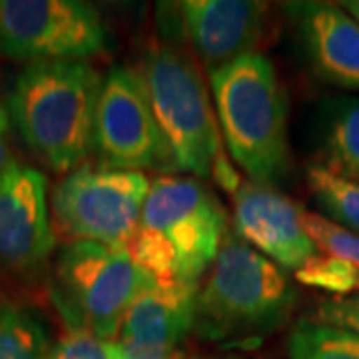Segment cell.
Segmentation results:
<instances>
[{
    "label": "cell",
    "mask_w": 359,
    "mask_h": 359,
    "mask_svg": "<svg viewBox=\"0 0 359 359\" xmlns=\"http://www.w3.org/2000/svg\"><path fill=\"white\" fill-rule=\"evenodd\" d=\"M311 70L339 88L359 92V25L332 2H290Z\"/></svg>",
    "instance_id": "cell-13"
},
{
    "label": "cell",
    "mask_w": 359,
    "mask_h": 359,
    "mask_svg": "<svg viewBox=\"0 0 359 359\" xmlns=\"http://www.w3.org/2000/svg\"><path fill=\"white\" fill-rule=\"evenodd\" d=\"M266 13L264 2L252 0H186L178 4L180 25L210 72L254 54L264 36Z\"/></svg>",
    "instance_id": "cell-12"
},
{
    "label": "cell",
    "mask_w": 359,
    "mask_h": 359,
    "mask_svg": "<svg viewBox=\"0 0 359 359\" xmlns=\"http://www.w3.org/2000/svg\"><path fill=\"white\" fill-rule=\"evenodd\" d=\"M321 166L359 184V96H339L321 112Z\"/></svg>",
    "instance_id": "cell-15"
},
{
    "label": "cell",
    "mask_w": 359,
    "mask_h": 359,
    "mask_svg": "<svg viewBox=\"0 0 359 359\" xmlns=\"http://www.w3.org/2000/svg\"><path fill=\"white\" fill-rule=\"evenodd\" d=\"M295 297L294 283L280 266L236 233H226L198 292L194 332L208 341L257 339L282 327Z\"/></svg>",
    "instance_id": "cell-3"
},
{
    "label": "cell",
    "mask_w": 359,
    "mask_h": 359,
    "mask_svg": "<svg viewBox=\"0 0 359 359\" xmlns=\"http://www.w3.org/2000/svg\"><path fill=\"white\" fill-rule=\"evenodd\" d=\"M219 126L231 158L252 182L273 186L290 170L287 96L273 65L248 54L210 72Z\"/></svg>",
    "instance_id": "cell-2"
},
{
    "label": "cell",
    "mask_w": 359,
    "mask_h": 359,
    "mask_svg": "<svg viewBox=\"0 0 359 359\" xmlns=\"http://www.w3.org/2000/svg\"><path fill=\"white\" fill-rule=\"evenodd\" d=\"M302 219H304V228L309 233V238L316 242L320 252L347 259L349 264H353L359 269L358 233L337 226L332 219H325L323 216L311 214V212H306V210L302 214Z\"/></svg>",
    "instance_id": "cell-21"
},
{
    "label": "cell",
    "mask_w": 359,
    "mask_h": 359,
    "mask_svg": "<svg viewBox=\"0 0 359 359\" xmlns=\"http://www.w3.org/2000/svg\"><path fill=\"white\" fill-rule=\"evenodd\" d=\"M124 351V359H186L182 347L166 346H144L132 341H120Z\"/></svg>",
    "instance_id": "cell-24"
},
{
    "label": "cell",
    "mask_w": 359,
    "mask_h": 359,
    "mask_svg": "<svg viewBox=\"0 0 359 359\" xmlns=\"http://www.w3.org/2000/svg\"><path fill=\"white\" fill-rule=\"evenodd\" d=\"M98 11L78 0H0V54L18 62L86 60L106 48Z\"/></svg>",
    "instance_id": "cell-8"
},
{
    "label": "cell",
    "mask_w": 359,
    "mask_h": 359,
    "mask_svg": "<svg viewBox=\"0 0 359 359\" xmlns=\"http://www.w3.org/2000/svg\"><path fill=\"white\" fill-rule=\"evenodd\" d=\"M16 164L11 150V114L0 98V180Z\"/></svg>",
    "instance_id": "cell-25"
},
{
    "label": "cell",
    "mask_w": 359,
    "mask_h": 359,
    "mask_svg": "<svg viewBox=\"0 0 359 359\" xmlns=\"http://www.w3.org/2000/svg\"><path fill=\"white\" fill-rule=\"evenodd\" d=\"M148 190L142 172L82 164L54 188V226L70 242L126 248L140 228Z\"/></svg>",
    "instance_id": "cell-6"
},
{
    "label": "cell",
    "mask_w": 359,
    "mask_h": 359,
    "mask_svg": "<svg viewBox=\"0 0 359 359\" xmlns=\"http://www.w3.org/2000/svg\"><path fill=\"white\" fill-rule=\"evenodd\" d=\"M152 282L126 248L68 242L54 264L50 297L68 330L114 341L130 306Z\"/></svg>",
    "instance_id": "cell-5"
},
{
    "label": "cell",
    "mask_w": 359,
    "mask_h": 359,
    "mask_svg": "<svg viewBox=\"0 0 359 359\" xmlns=\"http://www.w3.org/2000/svg\"><path fill=\"white\" fill-rule=\"evenodd\" d=\"M295 280L309 287L334 294L335 297L359 294V269L347 259L330 254L311 257L306 266L295 271Z\"/></svg>",
    "instance_id": "cell-19"
},
{
    "label": "cell",
    "mask_w": 359,
    "mask_h": 359,
    "mask_svg": "<svg viewBox=\"0 0 359 359\" xmlns=\"http://www.w3.org/2000/svg\"><path fill=\"white\" fill-rule=\"evenodd\" d=\"M48 334L30 309L0 302V359H48Z\"/></svg>",
    "instance_id": "cell-16"
},
{
    "label": "cell",
    "mask_w": 359,
    "mask_h": 359,
    "mask_svg": "<svg viewBox=\"0 0 359 359\" xmlns=\"http://www.w3.org/2000/svg\"><path fill=\"white\" fill-rule=\"evenodd\" d=\"M308 186L316 202L334 224L359 236V184L321 164L308 166Z\"/></svg>",
    "instance_id": "cell-17"
},
{
    "label": "cell",
    "mask_w": 359,
    "mask_h": 359,
    "mask_svg": "<svg viewBox=\"0 0 359 359\" xmlns=\"http://www.w3.org/2000/svg\"><path fill=\"white\" fill-rule=\"evenodd\" d=\"M100 166L138 172L168 168V150L158 130L140 74L114 66L102 78L94 120V150Z\"/></svg>",
    "instance_id": "cell-9"
},
{
    "label": "cell",
    "mask_w": 359,
    "mask_h": 359,
    "mask_svg": "<svg viewBox=\"0 0 359 359\" xmlns=\"http://www.w3.org/2000/svg\"><path fill=\"white\" fill-rule=\"evenodd\" d=\"M140 228L160 233L178 256L180 282L198 283L226 238V212L202 180L160 176L150 182Z\"/></svg>",
    "instance_id": "cell-7"
},
{
    "label": "cell",
    "mask_w": 359,
    "mask_h": 359,
    "mask_svg": "<svg viewBox=\"0 0 359 359\" xmlns=\"http://www.w3.org/2000/svg\"><path fill=\"white\" fill-rule=\"evenodd\" d=\"M54 245L46 178L16 162L0 180V271L14 278L36 276Z\"/></svg>",
    "instance_id": "cell-10"
},
{
    "label": "cell",
    "mask_w": 359,
    "mask_h": 359,
    "mask_svg": "<svg viewBox=\"0 0 359 359\" xmlns=\"http://www.w3.org/2000/svg\"><path fill=\"white\" fill-rule=\"evenodd\" d=\"M128 254L156 282H176L180 276L178 256L166 240L144 228H138L134 238L126 245ZM180 282V280H178Z\"/></svg>",
    "instance_id": "cell-20"
},
{
    "label": "cell",
    "mask_w": 359,
    "mask_h": 359,
    "mask_svg": "<svg viewBox=\"0 0 359 359\" xmlns=\"http://www.w3.org/2000/svg\"><path fill=\"white\" fill-rule=\"evenodd\" d=\"M285 349L290 359H359V334L304 320L290 332Z\"/></svg>",
    "instance_id": "cell-18"
},
{
    "label": "cell",
    "mask_w": 359,
    "mask_h": 359,
    "mask_svg": "<svg viewBox=\"0 0 359 359\" xmlns=\"http://www.w3.org/2000/svg\"><path fill=\"white\" fill-rule=\"evenodd\" d=\"M302 214L304 208L273 186L250 180L233 194V233L282 269L297 271L320 254Z\"/></svg>",
    "instance_id": "cell-11"
},
{
    "label": "cell",
    "mask_w": 359,
    "mask_h": 359,
    "mask_svg": "<svg viewBox=\"0 0 359 359\" xmlns=\"http://www.w3.org/2000/svg\"><path fill=\"white\" fill-rule=\"evenodd\" d=\"M186 359H198V358H186Z\"/></svg>",
    "instance_id": "cell-27"
},
{
    "label": "cell",
    "mask_w": 359,
    "mask_h": 359,
    "mask_svg": "<svg viewBox=\"0 0 359 359\" xmlns=\"http://www.w3.org/2000/svg\"><path fill=\"white\" fill-rule=\"evenodd\" d=\"M311 321L359 334V294L323 299L318 304Z\"/></svg>",
    "instance_id": "cell-23"
},
{
    "label": "cell",
    "mask_w": 359,
    "mask_h": 359,
    "mask_svg": "<svg viewBox=\"0 0 359 359\" xmlns=\"http://www.w3.org/2000/svg\"><path fill=\"white\" fill-rule=\"evenodd\" d=\"M102 76L86 60L26 65L14 82L8 114L25 144L54 172H72L94 150Z\"/></svg>",
    "instance_id": "cell-1"
},
{
    "label": "cell",
    "mask_w": 359,
    "mask_h": 359,
    "mask_svg": "<svg viewBox=\"0 0 359 359\" xmlns=\"http://www.w3.org/2000/svg\"><path fill=\"white\" fill-rule=\"evenodd\" d=\"M339 6L359 25V0H346V2H339Z\"/></svg>",
    "instance_id": "cell-26"
},
{
    "label": "cell",
    "mask_w": 359,
    "mask_h": 359,
    "mask_svg": "<svg viewBox=\"0 0 359 359\" xmlns=\"http://www.w3.org/2000/svg\"><path fill=\"white\" fill-rule=\"evenodd\" d=\"M48 359H124V351L116 341H106L80 330H66L52 344Z\"/></svg>",
    "instance_id": "cell-22"
},
{
    "label": "cell",
    "mask_w": 359,
    "mask_h": 359,
    "mask_svg": "<svg viewBox=\"0 0 359 359\" xmlns=\"http://www.w3.org/2000/svg\"><path fill=\"white\" fill-rule=\"evenodd\" d=\"M198 283L152 282L130 306L120 341L182 347L194 332Z\"/></svg>",
    "instance_id": "cell-14"
},
{
    "label": "cell",
    "mask_w": 359,
    "mask_h": 359,
    "mask_svg": "<svg viewBox=\"0 0 359 359\" xmlns=\"http://www.w3.org/2000/svg\"><path fill=\"white\" fill-rule=\"evenodd\" d=\"M138 74L168 150V168L204 180L219 158L218 126L204 78L186 52L154 44L144 52Z\"/></svg>",
    "instance_id": "cell-4"
}]
</instances>
